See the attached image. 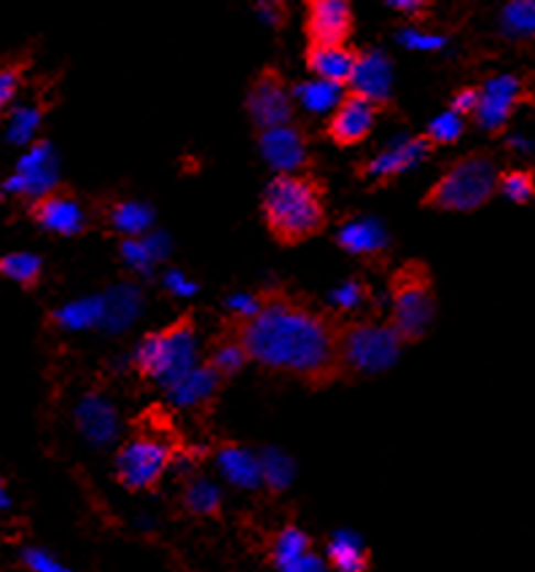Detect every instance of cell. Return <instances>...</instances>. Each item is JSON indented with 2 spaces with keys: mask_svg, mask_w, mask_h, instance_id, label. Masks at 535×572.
Listing matches in <instances>:
<instances>
[{
  "mask_svg": "<svg viewBox=\"0 0 535 572\" xmlns=\"http://www.w3.org/2000/svg\"><path fill=\"white\" fill-rule=\"evenodd\" d=\"M256 312L227 315L223 326L245 344L261 369L299 380L309 389H324L345 380L339 355L342 318L331 309L285 288L259 290Z\"/></svg>",
  "mask_w": 535,
  "mask_h": 572,
  "instance_id": "6da1fadb",
  "label": "cell"
},
{
  "mask_svg": "<svg viewBox=\"0 0 535 572\" xmlns=\"http://www.w3.org/2000/svg\"><path fill=\"white\" fill-rule=\"evenodd\" d=\"M261 218L277 245H304L326 231V184L313 173H277L261 194Z\"/></svg>",
  "mask_w": 535,
  "mask_h": 572,
  "instance_id": "7a4b0ae2",
  "label": "cell"
},
{
  "mask_svg": "<svg viewBox=\"0 0 535 572\" xmlns=\"http://www.w3.org/2000/svg\"><path fill=\"white\" fill-rule=\"evenodd\" d=\"M498 164L488 151H471L449 164L419 199V207L436 212H473L495 197Z\"/></svg>",
  "mask_w": 535,
  "mask_h": 572,
  "instance_id": "3957f363",
  "label": "cell"
},
{
  "mask_svg": "<svg viewBox=\"0 0 535 572\" xmlns=\"http://www.w3.org/2000/svg\"><path fill=\"white\" fill-rule=\"evenodd\" d=\"M194 355H197V320L192 312H184L160 331L145 333L132 358V369L140 380L162 382L170 387L188 369L197 366Z\"/></svg>",
  "mask_w": 535,
  "mask_h": 572,
  "instance_id": "277c9868",
  "label": "cell"
},
{
  "mask_svg": "<svg viewBox=\"0 0 535 572\" xmlns=\"http://www.w3.org/2000/svg\"><path fill=\"white\" fill-rule=\"evenodd\" d=\"M391 326L406 344L423 342L436 315L434 275L425 261H404L391 275Z\"/></svg>",
  "mask_w": 535,
  "mask_h": 572,
  "instance_id": "5b68a950",
  "label": "cell"
},
{
  "mask_svg": "<svg viewBox=\"0 0 535 572\" xmlns=\"http://www.w3.org/2000/svg\"><path fill=\"white\" fill-rule=\"evenodd\" d=\"M406 342L391 326V320L356 318L342 320L339 328V355L345 376H367L387 371L398 361Z\"/></svg>",
  "mask_w": 535,
  "mask_h": 572,
  "instance_id": "8992f818",
  "label": "cell"
},
{
  "mask_svg": "<svg viewBox=\"0 0 535 572\" xmlns=\"http://www.w3.org/2000/svg\"><path fill=\"white\" fill-rule=\"evenodd\" d=\"M173 447L160 436H135L117 452V481L130 492H149L173 462Z\"/></svg>",
  "mask_w": 535,
  "mask_h": 572,
  "instance_id": "52a82bcc",
  "label": "cell"
},
{
  "mask_svg": "<svg viewBox=\"0 0 535 572\" xmlns=\"http://www.w3.org/2000/svg\"><path fill=\"white\" fill-rule=\"evenodd\" d=\"M245 111L256 132L296 121L294 89L288 87V81H285V76L275 65H266V68L256 73V78H253L251 87H248Z\"/></svg>",
  "mask_w": 535,
  "mask_h": 572,
  "instance_id": "ba28073f",
  "label": "cell"
},
{
  "mask_svg": "<svg viewBox=\"0 0 535 572\" xmlns=\"http://www.w3.org/2000/svg\"><path fill=\"white\" fill-rule=\"evenodd\" d=\"M385 108L374 102L372 97L356 92V89H345L342 100L337 102L331 116L326 121V138L331 140L337 148H352L361 145L363 140L372 135L374 121Z\"/></svg>",
  "mask_w": 535,
  "mask_h": 572,
  "instance_id": "9c48e42d",
  "label": "cell"
},
{
  "mask_svg": "<svg viewBox=\"0 0 535 572\" xmlns=\"http://www.w3.org/2000/svg\"><path fill=\"white\" fill-rule=\"evenodd\" d=\"M59 186V160L57 151L46 140L39 143H30L28 151L17 162L14 175L6 180V191L14 194V197H28V199H41L48 191Z\"/></svg>",
  "mask_w": 535,
  "mask_h": 572,
  "instance_id": "30bf717a",
  "label": "cell"
},
{
  "mask_svg": "<svg viewBox=\"0 0 535 572\" xmlns=\"http://www.w3.org/2000/svg\"><path fill=\"white\" fill-rule=\"evenodd\" d=\"M434 151L436 145L425 138V132L423 135L398 140V143L387 145L385 151H380L372 160L358 164L356 178H361L363 184L372 186H387L391 180H396L398 175H404L406 169H412L415 164L428 160Z\"/></svg>",
  "mask_w": 535,
  "mask_h": 572,
  "instance_id": "8fae6325",
  "label": "cell"
},
{
  "mask_svg": "<svg viewBox=\"0 0 535 572\" xmlns=\"http://www.w3.org/2000/svg\"><path fill=\"white\" fill-rule=\"evenodd\" d=\"M256 138L261 156L275 173H309L313 167L309 135L299 121L256 132Z\"/></svg>",
  "mask_w": 535,
  "mask_h": 572,
  "instance_id": "7c38bea8",
  "label": "cell"
},
{
  "mask_svg": "<svg viewBox=\"0 0 535 572\" xmlns=\"http://www.w3.org/2000/svg\"><path fill=\"white\" fill-rule=\"evenodd\" d=\"M356 20L352 0H304V38L307 46L348 44Z\"/></svg>",
  "mask_w": 535,
  "mask_h": 572,
  "instance_id": "4fadbf2b",
  "label": "cell"
},
{
  "mask_svg": "<svg viewBox=\"0 0 535 572\" xmlns=\"http://www.w3.org/2000/svg\"><path fill=\"white\" fill-rule=\"evenodd\" d=\"M525 87L516 76H495L479 89V108L473 113L477 124L488 132H501L520 106Z\"/></svg>",
  "mask_w": 535,
  "mask_h": 572,
  "instance_id": "5bb4252c",
  "label": "cell"
},
{
  "mask_svg": "<svg viewBox=\"0 0 535 572\" xmlns=\"http://www.w3.org/2000/svg\"><path fill=\"white\" fill-rule=\"evenodd\" d=\"M363 52L350 44L337 46H307L304 52V65L315 78H324L328 84L348 89L356 81V73L361 68Z\"/></svg>",
  "mask_w": 535,
  "mask_h": 572,
  "instance_id": "9a60e30c",
  "label": "cell"
},
{
  "mask_svg": "<svg viewBox=\"0 0 535 572\" xmlns=\"http://www.w3.org/2000/svg\"><path fill=\"white\" fill-rule=\"evenodd\" d=\"M33 218L41 229L52 231V234L76 237L87 229V216H84L78 199L68 191H59V186L48 191L46 197L35 199Z\"/></svg>",
  "mask_w": 535,
  "mask_h": 572,
  "instance_id": "2e32d148",
  "label": "cell"
},
{
  "mask_svg": "<svg viewBox=\"0 0 535 572\" xmlns=\"http://www.w3.org/2000/svg\"><path fill=\"white\" fill-rule=\"evenodd\" d=\"M76 428L92 447H108L119 436V411L102 393H87L76 406Z\"/></svg>",
  "mask_w": 535,
  "mask_h": 572,
  "instance_id": "e0dca14e",
  "label": "cell"
},
{
  "mask_svg": "<svg viewBox=\"0 0 535 572\" xmlns=\"http://www.w3.org/2000/svg\"><path fill=\"white\" fill-rule=\"evenodd\" d=\"M337 245L345 253L356 255V258L369 261V264H382L387 248H391V240H387V231L382 229L380 221H374V218H356V221H348L337 231Z\"/></svg>",
  "mask_w": 535,
  "mask_h": 572,
  "instance_id": "ac0fdd59",
  "label": "cell"
},
{
  "mask_svg": "<svg viewBox=\"0 0 535 572\" xmlns=\"http://www.w3.org/2000/svg\"><path fill=\"white\" fill-rule=\"evenodd\" d=\"M223 376L218 371H212L208 363H199V366L188 369L181 380H175L167 389L170 400L181 409H199V406L210 404L216 398V393L221 389Z\"/></svg>",
  "mask_w": 535,
  "mask_h": 572,
  "instance_id": "d6986e66",
  "label": "cell"
},
{
  "mask_svg": "<svg viewBox=\"0 0 535 572\" xmlns=\"http://www.w3.org/2000/svg\"><path fill=\"white\" fill-rule=\"evenodd\" d=\"M356 92L372 97L374 102H380L382 108H391V63L382 52H363L361 68L356 73V81L352 87Z\"/></svg>",
  "mask_w": 535,
  "mask_h": 572,
  "instance_id": "ffe728a7",
  "label": "cell"
},
{
  "mask_svg": "<svg viewBox=\"0 0 535 572\" xmlns=\"http://www.w3.org/2000/svg\"><path fill=\"white\" fill-rule=\"evenodd\" d=\"M218 468L240 490H256L261 484V462L253 452L237 447L234 441L221 443L218 449Z\"/></svg>",
  "mask_w": 535,
  "mask_h": 572,
  "instance_id": "44dd1931",
  "label": "cell"
},
{
  "mask_svg": "<svg viewBox=\"0 0 535 572\" xmlns=\"http://www.w3.org/2000/svg\"><path fill=\"white\" fill-rule=\"evenodd\" d=\"M205 363H208L212 371H218L223 380H232L234 374H240V371L251 363V355H248L245 344L234 337V331H229V328L223 326L221 333L210 342Z\"/></svg>",
  "mask_w": 535,
  "mask_h": 572,
  "instance_id": "7402d4cb",
  "label": "cell"
},
{
  "mask_svg": "<svg viewBox=\"0 0 535 572\" xmlns=\"http://www.w3.org/2000/svg\"><path fill=\"white\" fill-rule=\"evenodd\" d=\"M102 318H106V298H78V301L65 304L57 312L52 315V320L57 322L65 331H87V328H102Z\"/></svg>",
  "mask_w": 535,
  "mask_h": 572,
  "instance_id": "603a6c76",
  "label": "cell"
},
{
  "mask_svg": "<svg viewBox=\"0 0 535 572\" xmlns=\"http://www.w3.org/2000/svg\"><path fill=\"white\" fill-rule=\"evenodd\" d=\"M328 564L334 572H367V549L350 532H337L326 546Z\"/></svg>",
  "mask_w": 535,
  "mask_h": 572,
  "instance_id": "cb8c5ba5",
  "label": "cell"
},
{
  "mask_svg": "<svg viewBox=\"0 0 535 572\" xmlns=\"http://www.w3.org/2000/svg\"><path fill=\"white\" fill-rule=\"evenodd\" d=\"M342 95H345L342 87H337V84H328V81H324V78L296 84L294 87V100L313 113L334 111L337 102L342 100Z\"/></svg>",
  "mask_w": 535,
  "mask_h": 572,
  "instance_id": "d4e9b609",
  "label": "cell"
},
{
  "mask_svg": "<svg viewBox=\"0 0 535 572\" xmlns=\"http://www.w3.org/2000/svg\"><path fill=\"white\" fill-rule=\"evenodd\" d=\"M181 503H184L188 514L203 516V519H218V516H221V495H218L216 486L205 479L188 481Z\"/></svg>",
  "mask_w": 535,
  "mask_h": 572,
  "instance_id": "484cf974",
  "label": "cell"
},
{
  "mask_svg": "<svg viewBox=\"0 0 535 572\" xmlns=\"http://www.w3.org/2000/svg\"><path fill=\"white\" fill-rule=\"evenodd\" d=\"M261 462V484L272 492V495H280V492L288 490L291 479H294V462H291L288 454H283L280 449H264L259 454Z\"/></svg>",
  "mask_w": 535,
  "mask_h": 572,
  "instance_id": "4316f807",
  "label": "cell"
},
{
  "mask_svg": "<svg viewBox=\"0 0 535 572\" xmlns=\"http://www.w3.org/2000/svg\"><path fill=\"white\" fill-rule=\"evenodd\" d=\"M106 298V318H102V328L108 331H121L138 318V290L132 288H117Z\"/></svg>",
  "mask_w": 535,
  "mask_h": 572,
  "instance_id": "83f0119b",
  "label": "cell"
},
{
  "mask_svg": "<svg viewBox=\"0 0 535 572\" xmlns=\"http://www.w3.org/2000/svg\"><path fill=\"white\" fill-rule=\"evenodd\" d=\"M151 210L140 202H113L108 210V223L127 237H140L151 227Z\"/></svg>",
  "mask_w": 535,
  "mask_h": 572,
  "instance_id": "f1b7e54d",
  "label": "cell"
},
{
  "mask_svg": "<svg viewBox=\"0 0 535 572\" xmlns=\"http://www.w3.org/2000/svg\"><path fill=\"white\" fill-rule=\"evenodd\" d=\"M503 33L516 41L535 38V0H509L501 14Z\"/></svg>",
  "mask_w": 535,
  "mask_h": 572,
  "instance_id": "f546056e",
  "label": "cell"
},
{
  "mask_svg": "<svg viewBox=\"0 0 535 572\" xmlns=\"http://www.w3.org/2000/svg\"><path fill=\"white\" fill-rule=\"evenodd\" d=\"M41 121H44V111L39 106H20L9 113L6 121V140L11 145H30L35 132H39Z\"/></svg>",
  "mask_w": 535,
  "mask_h": 572,
  "instance_id": "4dcf8cb0",
  "label": "cell"
},
{
  "mask_svg": "<svg viewBox=\"0 0 535 572\" xmlns=\"http://www.w3.org/2000/svg\"><path fill=\"white\" fill-rule=\"evenodd\" d=\"M41 270H44V264L35 253H9L0 258V275L22 285V288H33L41 279Z\"/></svg>",
  "mask_w": 535,
  "mask_h": 572,
  "instance_id": "1f68e13d",
  "label": "cell"
},
{
  "mask_svg": "<svg viewBox=\"0 0 535 572\" xmlns=\"http://www.w3.org/2000/svg\"><path fill=\"white\" fill-rule=\"evenodd\" d=\"M313 551V540L302 532L299 527H283L277 532L275 543H272V562L275 568H285V564L296 562L304 553Z\"/></svg>",
  "mask_w": 535,
  "mask_h": 572,
  "instance_id": "d6a6232c",
  "label": "cell"
},
{
  "mask_svg": "<svg viewBox=\"0 0 535 572\" xmlns=\"http://www.w3.org/2000/svg\"><path fill=\"white\" fill-rule=\"evenodd\" d=\"M372 298H374L372 288H369L363 279H348V283L339 285V288L331 294V312H337L339 318H342V315H350L356 312V309H361L363 304H369Z\"/></svg>",
  "mask_w": 535,
  "mask_h": 572,
  "instance_id": "836d02e7",
  "label": "cell"
},
{
  "mask_svg": "<svg viewBox=\"0 0 535 572\" xmlns=\"http://www.w3.org/2000/svg\"><path fill=\"white\" fill-rule=\"evenodd\" d=\"M498 191L516 205L531 202L535 197V175L531 169H509V173H501Z\"/></svg>",
  "mask_w": 535,
  "mask_h": 572,
  "instance_id": "e575fe53",
  "label": "cell"
},
{
  "mask_svg": "<svg viewBox=\"0 0 535 572\" xmlns=\"http://www.w3.org/2000/svg\"><path fill=\"white\" fill-rule=\"evenodd\" d=\"M463 130H466L463 116L455 113V111H447V113H441L439 119L430 121L428 130H425V138H428L436 148H441V145L458 143V140L463 138Z\"/></svg>",
  "mask_w": 535,
  "mask_h": 572,
  "instance_id": "d590c367",
  "label": "cell"
},
{
  "mask_svg": "<svg viewBox=\"0 0 535 572\" xmlns=\"http://www.w3.org/2000/svg\"><path fill=\"white\" fill-rule=\"evenodd\" d=\"M22 564L28 568V572H73L70 568H65L59 559H54L52 553L44 549H35V546H28L20 553Z\"/></svg>",
  "mask_w": 535,
  "mask_h": 572,
  "instance_id": "8d00e7d4",
  "label": "cell"
},
{
  "mask_svg": "<svg viewBox=\"0 0 535 572\" xmlns=\"http://www.w3.org/2000/svg\"><path fill=\"white\" fill-rule=\"evenodd\" d=\"M22 87V68L20 65H0V116L11 108L17 92Z\"/></svg>",
  "mask_w": 535,
  "mask_h": 572,
  "instance_id": "74e56055",
  "label": "cell"
},
{
  "mask_svg": "<svg viewBox=\"0 0 535 572\" xmlns=\"http://www.w3.org/2000/svg\"><path fill=\"white\" fill-rule=\"evenodd\" d=\"M479 108V89H460L458 95L452 97V106H449V111L460 113L466 119V116H473Z\"/></svg>",
  "mask_w": 535,
  "mask_h": 572,
  "instance_id": "f35d334b",
  "label": "cell"
},
{
  "mask_svg": "<svg viewBox=\"0 0 535 572\" xmlns=\"http://www.w3.org/2000/svg\"><path fill=\"white\" fill-rule=\"evenodd\" d=\"M261 14L264 20L272 24V28H283L285 20H288V9H285V0H261Z\"/></svg>",
  "mask_w": 535,
  "mask_h": 572,
  "instance_id": "ab89813d",
  "label": "cell"
},
{
  "mask_svg": "<svg viewBox=\"0 0 535 572\" xmlns=\"http://www.w3.org/2000/svg\"><path fill=\"white\" fill-rule=\"evenodd\" d=\"M387 3L396 6L398 11H404V14L419 16L425 11V6H428V0H387Z\"/></svg>",
  "mask_w": 535,
  "mask_h": 572,
  "instance_id": "60d3db41",
  "label": "cell"
},
{
  "mask_svg": "<svg viewBox=\"0 0 535 572\" xmlns=\"http://www.w3.org/2000/svg\"><path fill=\"white\" fill-rule=\"evenodd\" d=\"M9 505H11V497H9V492H6V484L0 481V510H6Z\"/></svg>",
  "mask_w": 535,
  "mask_h": 572,
  "instance_id": "b9f144b4",
  "label": "cell"
}]
</instances>
